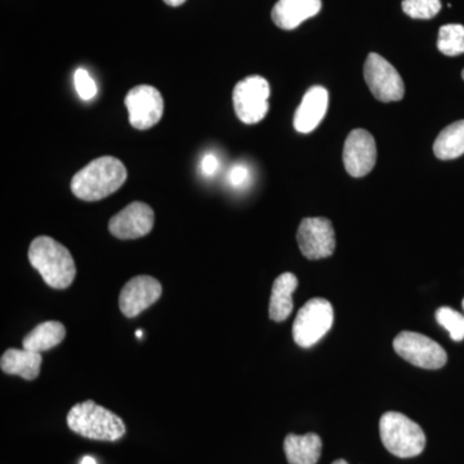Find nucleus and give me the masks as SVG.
I'll list each match as a JSON object with an SVG mask.
<instances>
[{
	"label": "nucleus",
	"mask_w": 464,
	"mask_h": 464,
	"mask_svg": "<svg viewBox=\"0 0 464 464\" xmlns=\"http://www.w3.org/2000/svg\"><path fill=\"white\" fill-rule=\"evenodd\" d=\"M249 172L248 168L243 166V164H237V166L232 167L230 173H228V181L232 186H241L246 183L248 179Z\"/></svg>",
	"instance_id": "393cba45"
},
{
	"label": "nucleus",
	"mask_w": 464,
	"mask_h": 464,
	"mask_svg": "<svg viewBox=\"0 0 464 464\" xmlns=\"http://www.w3.org/2000/svg\"><path fill=\"white\" fill-rule=\"evenodd\" d=\"M74 81L76 92H78V96L81 97L82 100L91 101L96 97L97 84L87 70H76Z\"/></svg>",
	"instance_id": "b1692460"
},
{
	"label": "nucleus",
	"mask_w": 464,
	"mask_h": 464,
	"mask_svg": "<svg viewBox=\"0 0 464 464\" xmlns=\"http://www.w3.org/2000/svg\"><path fill=\"white\" fill-rule=\"evenodd\" d=\"M270 85L262 76H248L235 85L232 102L237 118L246 124H257L268 112Z\"/></svg>",
	"instance_id": "423d86ee"
},
{
	"label": "nucleus",
	"mask_w": 464,
	"mask_h": 464,
	"mask_svg": "<svg viewBox=\"0 0 464 464\" xmlns=\"http://www.w3.org/2000/svg\"><path fill=\"white\" fill-rule=\"evenodd\" d=\"M163 288L155 277L141 275L125 284L119 295V307L124 316L136 317L160 298Z\"/></svg>",
	"instance_id": "ddd939ff"
},
{
	"label": "nucleus",
	"mask_w": 464,
	"mask_h": 464,
	"mask_svg": "<svg viewBox=\"0 0 464 464\" xmlns=\"http://www.w3.org/2000/svg\"><path fill=\"white\" fill-rule=\"evenodd\" d=\"M322 9V0H279L273 8L275 25L283 30H295L308 18L316 16Z\"/></svg>",
	"instance_id": "2eb2a0df"
},
{
	"label": "nucleus",
	"mask_w": 464,
	"mask_h": 464,
	"mask_svg": "<svg viewBox=\"0 0 464 464\" xmlns=\"http://www.w3.org/2000/svg\"><path fill=\"white\" fill-rule=\"evenodd\" d=\"M334 322V311L331 302L324 298H313L298 311L293 324V338L298 346L313 347L331 331Z\"/></svg>",
	"instance_id": "39448f33"
},
{
	"label": "nucleus",
	"mask_w": 464,
	"mask_h": 464,
	"mask_svg": "<svg viewBox=\"0 0 464 464\" xmlns=\"http://www.w3.org/2000/svg\"><path fill=\"white\" fill-rule=\"evenodd\" d=\"M438 48L445 56L456 57L464 53V26L451 24L440 27Z\"/></svg>",
	"instance_id": "412c9836"
},
{
	"label": "nucleus",
	"mask_w": 464,
	"mask_h": 464,
	"mask_svg": "<svg viewBox=\"0 0 464 464\" xmlns=\"http://www.w3.org/2000/svg\"><path fill=\"white\" fill-rule=\"evenodd\" d=\"M154 222L152 208L141 201H134L110 219L109 231L118 239H140L151 232Z\"/></svg>",
	"instance_id": "9b49d317"
},
{
	"label": "nucleus",
	"mask_w": 464,
	"mask_h": 464,
	"mask_svg": "<svg viewBox=\"0 0 464 464\" xmlns=\"http://www.w3.org/2000/svg\"><path fill=\"white\" fill-rule=\"evenodd\" d=\"M332 464H348V463L346 462V460L338 459V460H335V462H333Z\"/></svg>",
	"instance_id": "c85d7f7f"
},
{
	"label": "nucleus",
	"mask_w": 464,
	"mask_h": 464,
	"mask_svg": "<svg viewBox=\"0 0 464 464\" xmlns=\"http://www.w3.org/2000/svg\"><path fill=\"white\" fill-rule=\"evenodd\" d=\"M436 320L442 328L447 329L453 341L464 340V316L450 307H441L436 311Z\"/></svg>",
	"instance_id": "4be33fe9"
},
{
	"label": "nucleus",
	"mask_w": 464,
	"mask_h": 464,
	"mask_svg": "<svg viewBox=\"0 0 464 464\" xmlns=\"http://www.w3.org/2000/svg\"><path fill=\"white\" fill-rule=\"evenodd\" d=\"M219 161L216 155L207 154L201 160V170L206 176H213L218 169Z\"/></svg>",
	"instance_id": "a878e982"
},
{
	"label": "nucleus",
	"mask_w": 464,
	"mask_h": 464,
	"mask_svg": "<svg viewBox=\"0 0 464 464\" xmlns=\"http://www.w3.org/2000/svg\"><path fill=\"white\" fill-rule=\"evenodd\" d=\"M402 11L415 20H430L441 11L440 0H402Z\"/></svg>",
	"instance_id": "5701e85b"
},
{
	"label": "nucleus",
	"mask_w": 464,
	"mask_h": 464,
	"mask_svg": "<svg viewBox=\"0 0 464 464\" xmlns=\"http://www.w3.org/2000/svg\"><path fill=\"white\" fill-rule=\"evenodd\" d=\"M66 337V328L60 322L39 324L24 338L23 346L34 353H43L58 346Z\"/></svg>",
	"instance_id": "6ab92c4d"
},
{
	"label": "nucleus",
	"mask_w": 464,
	"mask_h": 464,
	"mask_svg": "<svg viewBox=\"0 0 464 464\" xmlns=\"http://www.w3.org/2000/svg\"><path fill=\"white\" fill-rule=\"evenodd\" d=\"M380 432L384 448L399 458L420 456L426 447V436L420 424L398 411L382 415Z\"/></svg>",
	"instance_id": "20e7f679"
},
{
	"label": "nucleus",
	"mask_w": 464,
	"mask_h": 464,
	"mask_svg": "<svg viewBox=\"0 0 464 464\" xmlns=\"http://www.w3.org/2000/svg\"><path fill=\"white\" fill-rule=\"evenodd\" d=\"M396 353L406 362L423 369H440L447 364L448 355L438 342L414 332H401L393 341Z\"/></svg>",
	"instance_id": "6e6552de"
},
{
	"label": "nucleus",
	"mask_w": 464,
	"mask_h": 464,
	"mask_svg": "<svg viewBox=\"0 0 464 464\" xmlns=\"http://www.w3.org/2000/svg\"><path fill=\"white\" fill-rule=\"evenodd\" d=\"M364 78L369 90L381 102H396L404 97L405 85L401 76L381 54L371 53L366 58Z\"/></svg>",
	"instance_id": "0eeeda50"
},
{
	"label": "nucleus",
	"mask_w": 464,
	"mask_h": 464,
	"mask_svg": "<svg viewBox=\"0 0 464 464\" xmlns=\"http://www.w3.org/2000/svg\"><path fill=\"white\" fill-rule=\"evenodd\" d=\"M130 123L140 130H150L160 121L164 101L160 92L151 85H139L128 92L124 101Z\"/></svg>",
	"instance_id": "9d476101"
},
{
	"label": "nucleus",
	"mask_w": 464,
	"mask_h": 464,
	"mask_svg": "<svg viewBox=\"0 0 464 464\" xmlns=\"http://www.w3.org/2000/svg\"><path fill=\"white\" fill-rule=\"evenodd\" d=\"M127 176V169L119 159L99 158L72 177V191L84 201L105 199L124 185Z\"/></svg>",
	"instance_id": "f257e3e1"
},
{
	"label": "nucleus",
	"mask_w": 464,
	"mask_h": 464,
	"mask_svg": "<svg viewBox=\"0 0 464 464\" xmlns=\"http://www.w3.org/2000/svg\"><path fill=\"white\" fill-rule=\"evenodd\" d=\"M377 163V146L368 130H355L348 134L343 149V164L350 176L360 179L373 170Z\"/></svg>",
	"instance_id": "f8f14e48"
},
{
	"label": "nucleus",
	"mask_w": 464,
	"mask_h": 464,
	"mask_svg": "<svg viewBox=\"0 0 464 464\" xmlns=\"http://www.w3.org/2000/svg\"><path fill=\"white\" fill-rule=\"evenodd\" d=\"M297 286V276L292 273L282 274L275 279L270 298L271 320L282 323L288 319L293 311L292 295Z\"/></svg>",
	"instance_id": "a211bd4d"
},
{
	"label": "nucleus",
	"mask_w": 464,
	"mask_h": 464,
	"mask_svg": "<svg viewBox=\"0 0 464 464\" xmlns=\"http://www.w3.org/2000/svg\"><path fill=\"white\" fill-rule=\"evenodd\" d=\"M462 78H463V81H464V70L462 72Z\"/></svg>",
	"instance_id": "7c9ffc66"
},
{
	"label": "nucleus",
	"mask_w": 464,
	"mask_h": 464,
	"mask_svg": "<svg viewBox=\"0 0 464 464\" xmlns=\"http://www.w3.org/2000/svg\"><path fill=\"white\" fill-rule=\"evenodd\" d=\"M433 152L440 160H453L464 154V121L448 125L433 143Z\"/></svg>",
	"instance_id": "aec40b11"
},
{
	"label": "nucleus",
	"mask_w": 464,
	"mask_h": 464,
	"mask_svg": "<svg viewBox=\"0 0 464 464\" xmlns=\"http://www.w3.org/2000/svg\"><path fill=\"white\" fill-rule=\"evenodd\" d=\"M136 335H137V337L141 338L142 337V331H137L136 332Z\"/></svg>",
	"instance_id": "c756f323"
},
{
	"label": "nucleus",
	"mask_w": 464,
	"mask_h": 464,
	"mask_svg": "<svg viewBox=\"0 0 464 464\" xmlns=\"http://www.w3.org/2000/svg\"><path fill=\"white\" fill-rule=\"evenodd\" d=\"M81 464H97V462L93 457L85 456L83 457V459H82Z\"/></svg>",
	"instance_id": "cd10ccee"
},
{
	"label": "nucleus",
	"mask_w": 464,
	"mask_h": 464,
	"mask_svg": "<svg viewBox=\"0 0 464 464\" xmlns=\"http://www.w3.org/2000/svg\"><path fill=\"white\" fill-rule=\"evenodd\" d=\"M329 93L322 85H315L304 93L295 115V128L299 133H311L325 118Z\"/></svg>",
	"instance_id": "4468645a"
},
{
	"label": "nucleus",
	"mask_w": 464,
	"mask_h": 464,
	"mask_svg": "<svg viewBox=\"0 0 464 464\" xmlns=\"http://www.w3.org/2000/svg\"><path fill=\"white\" fill-rule=\"evenodd\" d=\"M297 241L302 255L308 259L331 257L335 250V232L324 217L304 218L299 225Z\"/></svg>",
	"instance_id": "1a4fd4ad"
},
{
	"label": "nucleus",
	"mask_w": 464,
	"mask_h": 464,
	"mask_svg": "<svg viewBox=\"0 0 464 464\" xmlns=\"http://www.w3.org/2000/svg\"><path fill=\"white\" fill-rule=\"evenodd\" d=\"M29 261L51 288L66 289L74 282L76 266L72 253L50 237H38L33 240Z\"/></svg>",
	"instance_id": "f03ea898"
},
{
	"label": "nucleus",
	"mask_w": 464,
	"mask_h": 464,
	"mask_svg": "<svg viewBox=\"0 0 464 464\" xmlns=\"http://www.w3.org/2000/svg\"><path fill=\"white\" fill-rule=\"evenodd\" d=\"M42 355L34 351L9 348L3 353L0 368L5 374L20 375L26 381H34L41 373Z\"/></svg>",
	"instance_id": "dca6fc26"
},
{
	"label": "nucleus",
	"mask_w": 464,
	"mask_h": 464,
	"mask_svg": "<svg viewBox=\"0 0 464 464\" xmlns=\"http://www.w3.org/2000/svg\"><path fill=\"white\" fill-rule=\"evenodd\" d=\"M323 442L316 433L290 435L284 440V451L289 464H316L322 456Z\"/></svg>",
	"instance_id": "f3484780"
},
{
	"label": "nucleus",
	"mask_w": 464,
	"mask_h": 464,
	"mask_svg": "<svg viewBox=\"0 0 464 464\" xmlns=\"http://www.w3.org/2000/svg\"><path fill=\"white\" fill-rule=\"evenodd\" d=\"M67 426L83 438L100 441H116L125 433L123 420L92 400L70 409Z\"/></svg>",
	"instance_id": "7ed1b4c3"
},
{
	"label": "nucleus",
	"mask_w": 464,
	"mask_h": 464,
	"mask_svg": "<svg viewBox=\"0 0 464 464\" xmlns=\"http://www.w3.org/2000/svg\"><path fill=\"white\" fill-rule=\"evenodd\" d=\"M463 308H464V299H463Z\"/></svg>",
	"instance_id": "2f4dec72"
},
{
	"label": "nucleus",
	"mask_w": 464,
	"mask_h": 464,
	"mask_svg": "<svg viewBox=\"0 0 464 464\" xmlns=\"http://www.w3.org/2000/svg\"><path fill=\"white\" fill-rule=\"evenodd\" d=\"M185 2L186 0H164V3L170 5V7H179V5H182Z\"/></svg>",
	"instance_id": "bb28decb"
}]
</instances>
